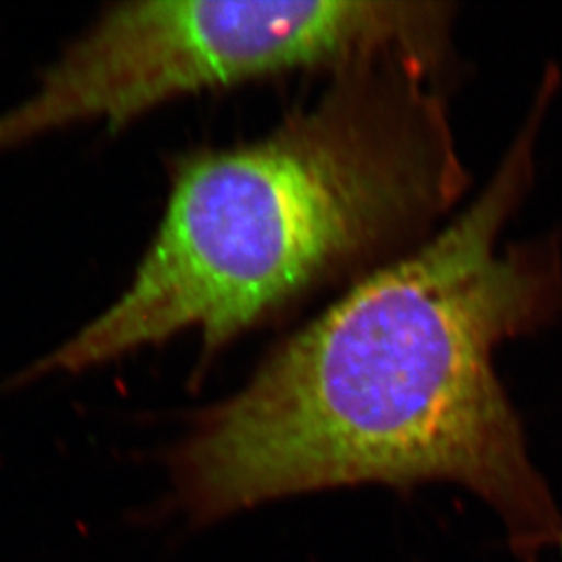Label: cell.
I'll list each match as a JSON object with an SVG mask.
<instances>
[{
	"label": "cell",
	"mask_w": 562,
	"mask_h": 562,
	"mask_svg": "<svg viewBox=\"0 0 562 562\" xmlns=\"http://www.w3.org/2000/svg\"><path fill=\"white\" fill-rule=\"evenodd\" d=\"M436 5L348 0L113 4L0 113V151L79 124L127 126L181 97L423 44Z\"/></svg>",
	"instance_id": "cell-3"
},
{
	"label": "cell",
	"mask_w": 562,
	"mask_h": 562,
	"mask_svg": "<svg viewBox=\"0 0 562 562\" xmlns=\"http://www.w3.org/2000/svg\"><path fill=\"white\" fill-rule=\"evenodd\" d=\"M559 542H561V547H562V536H561V539H559Z\"/></svg>",
	"instance_id": "cell-4"
},
{
	"label": "cell",
	"mask_w": 562,
	"mask_h": 562,
	"mask_svg": "<svg viewBox=\"0 0 562 562\" xmlns=\"http://www.w3.org/2000/svg\"><path fill=\"white\" fill-rule=\"evenodd\" d=\"M522 166L520 148L430 245L357 284L199 415L173 457L195 519L351 484L450 481L488 501L525 555L561 539L494 372L495 345L537 297L530 268L497 250Z\"/></svg>",
	"instance_id": "cell-1"
},
{
	"label": "cell",
	"mask_w": 562,
	"mask_h": 562,
	"mask_svg": "<svg viewBox=\"0 0 562 562\" xmlns=\"http://www.w3.org/2000/svg\"><path fill=\"white\" fill-rule=\"evenodd\" d=\"M426 102L342 86L255 143L177 162L112 304L22 373L77 375L191 331L213 357L451 184Z\"/></svg>",
	"instance_id": "cell-2"
}]
</instances>
